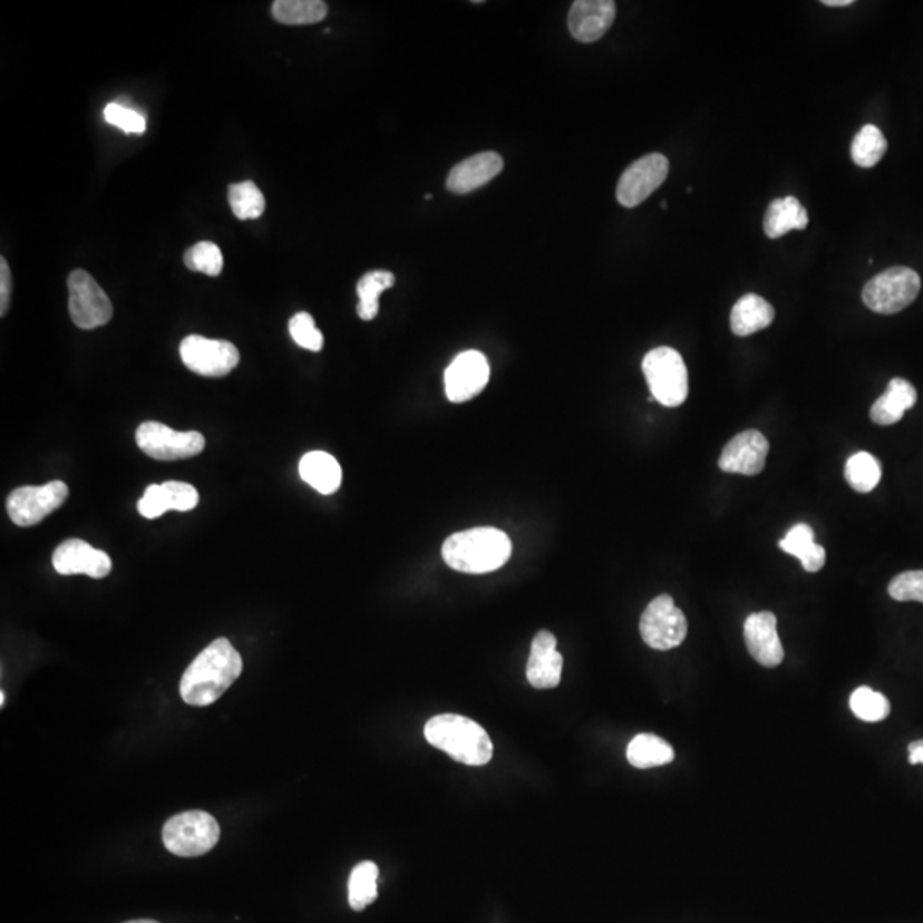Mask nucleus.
I'll use <instances>...</instances> for the list:
<instances>
[{"label": "nucleus", "instance_id": "4468645a", "mask_svg": "<svg viewBox=\"0 0 923 923\" xmlns=\"http://www.w3.org/2000/svg\"><path fill=\"white\" fill-rule=\"evenodd\" d=\"M54 569L60 575H88L105 579L110 575L111 560L105 551L95 550L81 538H67L54 551Z\"/></svg>", "mask_w": 923, "mask_h": 923}, {"label": "nucleus", "instance_id": "9b49d317", "mask_svg": "<svg viewBox=\"0 0 923 923\" xmlns=\"http://www.w3.org/2000/svg\"><path fill=\"white\" fill-rule=\"evenodd\" d=\"M179 356L185 367L201 377H226L240 363V351L235 344L202 336L185 338L179 344Z\"/></svg>", "mask_w": 923, "mask_h": 923}, {"label": "nucleus", "instance_id": "ea45409f", "mask_svg": "<svg viewBox=\"0 0 923 923\" xmlns=\"http://www.w3.org/2000/svg\"><path fill=\"white\" fill-rule=\"evenodd\" d=\"M909 759L912 765H923V739L915 740L909 746Z\"/></svg>", "mask_w": 923, "mask_h": 923}, {"label": "nucleus", "instance_id": "cd10ccee", "mask_svg": "<svg viewBox=\"0 0 923 923\" xmlns=\"http://www.w3.org/2000/svg\"><path fill=\"white\" fill-rule=\"evenodd\" d=\"M378 867L375 862L365 861L352 868L349 877V905L356 912L367 909L378 896Z\"/></svg>", "mask_w": 923, "mask_h": 923}, {"label": "nucleus", "instance_id": "6ab92c4d", "mask_svg": "<svg viewBox=\"0 0 923 923\" xmlns=\"http://www.w3.org/2000/svg\"><path fill=\"white\" fill-rule=\"evenodd\" d=\"M503 166L505 163L498 153L486 150V153L474 154L451 168L447 178V188L451 194H470L496 178L502 173Z\"/></svg>", "mask_w": 923, "mask_h": 923}, {"label": "nucleus", "instance_id": "9d476101", "mask_svg": "<svg viewBox=\"0 0 923 923\" xmlns=\"http://www.w3.org/2000/svg\"><path fill=\"white\" fill-rule=\"evenodd\" d=\"M69 496V487L62 480H51L43 486H22L8 498V513L19 527H33L50 513L59 509Z\"/></svg>", "mask_w": 923, "mask_h": 923}, {"label": "nucleus", "instance_id": "ddd939ff", "mask_svg": "<svg viewBox=\"0 0 923 923\" xmlns=\"http://www.w3.org/2000/svg\"><path fill=\"white\" fill-rule=\"evenodd\" d=\"M492 368L483 352L464 351L445 371V392L454 404L467 402L483 392L489 381Z\"/></svg>", "mask_w": 923, "mask_h": 923}, {"label": "nucleus", "instance_id": "aec40b11", "mask_svg": "<svg viewBox=\"0 0 923 923\" xmlns=\"http://www.w3.org/2000/svg\"><path fill=\"white\" fill-rule=\"evenodd\" d=\"M916 402V390L905 378H893L884 396L874 402L871 419L880 426H890L905 416Z\"/></svg>", "mask_w": 923, "mask_h": 923}, {"label": "nucleus", "instance_id": "393cba45", "mask_svg": "<svg viewBox=\"0 0 923 923\" xmlns=\"http://www.w3.org/2000/svg\"><path fill=\"white\" fill-rule=\"evenodd\" d=\"M674 749L655 733H640L628 746L626 758L634 768L647 769L674 761Z\"/></svg>", "mask_w": 923, "mask_h": 923}, {"label": "nucleus", "instance_id": "79ce46f5", "mask_svg": "<svg viewBox=\"0 0 923 923\" xmlns=\"http://www.w3.org/2000/svg\"><path fill=\"white\" fill-rule=\"evenodd\" d=\"M125 923H158V922H156V920L140 919V920H130V922H125Z\"/></svg>", "mask_w": 923, "mask_h": 923}, {"label": "nucleus", "instance_id": "dca6fc26", "mask_svg": "<svg viewBox=\"0 0 923 923\" xmlns=\"http://www.w3.org/2000/svg\"><path fill=\"white\" fill-rule=\"evenodd\" d=\"M744 640L752 659L761 665L777 667L784 662L785 652L778 638L774 612L762 611L749 615L744 623Z\"/></svg>", "mask_w": 923, "mask_h": 923}, {"label": "nucleus", "instance_id": "2f4dec72", "mask_svg": "<svg viewBox=\"0 0 923 923\" xmlns=\"http://www.w3.org/2000/svg\"><path fill=\"white\" fill-rule=\"evenodd\" d=\"M851 708L855 717L861 718L864 722H881L890 715L891 707L884 694L867 688V686H862V688L852 692Z\"/></svg>", "mask_w": 923, "mask_h": 923}, {"label": "nucleus", "instance_id": "72a5a7b5", "mask_svg": "<svg viewBox=\"0 0 923 923\" xmlns=\"http://www.w3.org/2000/svg\"><path fill=\"white\" fill-rule=\"evenodd\" d=\"M103 117L110 125L120 127L125 134H144L146 133V117L136 108L128 107L120 101L108 103Z\"/></svg>", "mask_w": 923, "mask_h": 923}, {"label": "nucleus", "instance_id": "7c9ffc66", "mask_svg": "<svg viewBox=\"0 0 923 923\" xmlns=\"http://www.w3.org/2000/svg\"><path fill=\"white\" fill-rule=\"evenodd\" d=\"M231 211L239 220H256L265 210V198L253 182L231 185L227 191Z\"/></svg>", "mask_w": 923, "mask_h": 923}, {"label": "nucleus", "instance_id": "1a4fd4ad", "mask_svg": "<svg viewBox=\"0 0 923 923\" xmlns=\"http://www.w3.org/2000/svg\"><path fill=\"white\" fill-rule=\"evenodd\" d=\"M640 633L650 649L665 652L686 640L688 621L671 595H659L641 615Z\"/></svg>", "mask_w": 923, "mask_h": 923}, {"label": "nucleus", "instance_id": "f704fd0d", "mask_svg": "<svg viewBox=\"0 0 923 923\" xmlns=\"http://www.w3.org/2000/svg\"><path fill=\"white\" fill-rule=\"evenodd\" d=\"M290 333L300 348L319 352L323 348V336L315 327V320L310 313L300 312L290 320Z\"/></svg>", "mask_w": 923, "mask_h": 923}, {"label": "nucleus", "instance_id": "b1692460", "mask_svg": "<svg viewBox=\"0 0 923 923\" xmlns=\"http://www.w3.org/2000/svg\"><path fill=\"white\" fill-rule=\"evenodd\" d=\"M780 550L797 557L809 573L819 572L826 564L825 547L816 544L814 531L807 524L794 525L781 538Z\"/></svg>", "mask_w": 923, "mask_h": 923}, {"label": "nucleus", "instance_id": "a878e982", "mask_svg": "<svg viewBox=\"0 0 923 923\" xmlns=\"http://www.w3.org/2000/svg\"><path fill=\"white\" fill-rule=\"evenodd\" d=\"M396 284V275L390 271H371L359 279L358 282V317L365 322H370L380 312L378 298L385 290Z\"/></svg>", "mask_w": 923, "mask_h": 923}, {"label": "nucleus", "instance_id": "423d86ee", "mask_svg": "<svg viewBox=\"0 0 923 923\" xmlns=\"http://www.w3.org/2000/svg\"><path fill=\"white\" fill-rule=\"evenodd\" d=\"M922 281L910 268H891L865 284L862 300L872 312L894 315L902 312L919 297Z\"/></svg>", "mask_w": 923, "mask_h": 923}, {"label": "nucleus", "instance_id": "c756f323", "mask_svg": "<svg viewBox=\"0 0 923 923\" xmlns=\"http://www.w3.org/2000/svg\"><path fill=\"white\" fill-rule=\"evenodd\" d=\"M887 140L876 125H865L852 143V159L862 168H872L883 159Z\"/></svg>", "mask_w": 923, "mask_h": 923}, {"label": "nucleus", "instance_id": "20e7f679", "mask_svg": "<svg viewBox=\"0 0 923 923\" xmlns=\"http://www.w3.org/2000/svg\"><path fill=\"white\" fill-rule=\"evenodd\" d=\"M217 820L204 810H187L166 820L163 843L166 851L178 857H201L220 842Z\"/></svg>", "mask_w": 923, "mask_h": 923}, {"label": "nucleus", "instance_id": "f257e3e1", "mask_svg": "<svg viewBox=\"0 0 923 923\" xmlns=\"http://www.w3.org/2000/svg\"><path fill=\"white\" fill-rule=\"evenodd\" d=\"M242 671V655L226 638H217L187 667L179 682L182 700L192 707H210L223 697Z\"/></svg>", "mask_w": 923, "mask_h": 923}, {"label": "nucleus", "instance_id": "f8f14e48", "mask_svg": "<svg viewBox=\"0 0 923 923\" xmlns=\"http://www.w3.org/2000/svg\"><path fill=\"white\" fill-rule=\"evenodd\" d=\"M669 175V159L663 154H647L628 166L615 188V197L624 207H637L645 202Z\"/></svg>", "mask_w": 923, "mask_h": 923}, {"label": "nucleus", "instance_id": "7ed1b4c3", "mask_svg": "<svg viewBox=\"0 0 923 923\" xmlns=\"http://www.w3.org/2000/svg\"><path fill=\"white\" fill-rule=\"evenodd\" d=\"M425 737L433 748L447 752L462 765L483 766L492 761V737L479 723L462 715L445 713L429 718Z\"/></svg>", "mask_w": 923, "mask_h": 923}, {"label": "nucleus", "instance_id": "e433bc0d", "mask_svg": "<svg viewBox=\"0 0 923 923\" xmlns=\"http://www.w3.org/2000/svg\"><path fill=\"white\" fill-rule=\"evenodd\" d=\"M890 595L897 602H922L923 604V570L906 572L897 575L890 583Z\"/></svg>", "mask_w": 923, "mask_h": 923}, {"label": "nucleus", "instance_id": "f03ea898", "mask_svg": "<svg viewBox=\"0 0 923 923\" xmlns=\"http://www.w3.org/2000/svg\"><path fill=\"white\" fill-rule=\"evenodd\" d=\"M441 556L455 572L483 575L502 569L509 560L512 541L498 528H469L450 535L441 547Z\"/></svg>", "mask_w": 923, "mask_h": 923}, {"label": "nucleus", "instance_id": "f3484780", "mask_svg": "<svg viewBox=\"0 0 923 923\" xmlns=\"http://www.w3.org/2000/svg\"><path fill=\"white\" fill-rule=\"evenodd\" d=\"M614 19L612 0H576L570 9V33L580 43H594L611 30Z\"/></svg>", "mask_w": 923, "mask_h": 923}, {"label": "nucleus", "instance_id": "4be33fe9", "mask_svg": "<svg viewBox=\"0 0 923 923\" xmlns=\"http://www.w3.org/2000/svg\"><path fill=\"white\" fill-rule=\"evenodd\" d=\"M300 476L322 495L338 492L342 483L339 462L327 451H310L300 460Z\"/></svg>", "mask_w": 923, "mask_h": 923}, {"label": "nucleus", "instance_id": "412c9836", "mask_svg": "<svg viewBox=\"0 0 923 923\" xmlns=\"http://www.w3.org/2000/svg\"><path fill=\"white\" fill-rule=\"evenodd\" d=\"M775 319V308L758 294H746L733 304L730 313V327L739 338L765 330Z\"/></svg>", "mask_w": 923, "mask_h": 923}, {"label": "nucleus", "instance_id": "c85d7f7f", "mask_svg": "<svg viewBox=\"0 0 923 923\" xmlns=\"http://www.w3.org/2000/svg\"><path fill=\"white\" fill-rule=\"evenodd\" d=\"M883 469L880 460L867 451H858L846 460L845 479L858 493H871L880 484Z\"/></svg>", "mask_w": 923, "mask_h": 923}, {"label": "nucleus", "instance_id": "58836bf2", "mask_svg": "<svg viewBox=\"0 0 923 923\" xmlns=\"http://www.w3.org/2000/svg\"><path fill=\"white\" fill-rule=\"evenodd\" d=\"M12 278L11 269L4 256L0 259V315L6 317L11 303Z\"/></svg>", "mask_w": 923, "mask_h": 923}, {"label": "nucleus", "instance_id": "6e6552de", "mask_svg": "<svg viewBox=\"0 0 923 923\" xmlns=\"http://www.w3.org/2000/svg\"><path fill=\"white\" fill-rule=\"evenodd\" d=\"M137 447L154 460H184L202 454L205 438L198 431H175L158 421H146L137 428Z\"/></svg>", "mask_w": 923, "mask_h": 923}, {"label": "nucleus", "instance_id": "39448f33", "mask_svg": "<svg viewBox=\"0 0 923 923\" xmlns=\"http://www.w3.org/2000/svg\"><path fill=\"white\" fill-rule=\"evenodd\" d=\"M643 373L657 402L678 407L688 399L689 380L684 359L672 348L652 349L643 358Z\"/></svg>", "mask_w": 923, "mask_h": 923}, {"label": "nucleus", "instance_id": "c9c22d12", "mask_svg": "<svg viewBox=\"0 0 923 923\" xmlns=\"http://www.w3.org/2000/svg\"><path fill=\"white\" fill-rule=\"evenodd\" d=\"M163 502L166 509L175 512H191L198 505V493L192 484L179 480H166L162 484Z\"/></svg>", "mask_w": 923, "mask_h": 923}, {"label": "nucleus", "instance_id": "a211bd4d", "mask_svg": "<svg viewBox=\"0 0 923 923\" xmlns=\"http://www.w3.org/2000/svg\"><path fill=\"white\" fill-rule=\"evenodd\" d=\"M556 647V637L551 631H538L532 640L527 679L534 688L553 689L560 684L563 657L557 652Z\"/></svg>", "mask_w": 923, "mask_h": 923}, {"label": "nucleus", "instance_id": "bb28decb", "mask_svg": "<svg viewBox=\"0 0 923 923\" xmlns=\"http://www.w3.org/2000/svg\"><path fill=\"white\" fill-rule=\"evenodd\" d=\"M272 16L281 25H315L326 19L327 4L322 0H275Z\"/></svg>", "mask_w": 923, "mask_h": 923}, {"label": "nucleus", "instance_id": "473e14b6", "mask_svg": "<svg viewBox=\"0 0 923 923\" xmlns=\"http://www.w3.org/2000/svg\"><path fill=\"white\" fill-rule=\"evenodd\" d=\"M184 262L191 271L204 272L211 278H216L223 272V253L213 242L195 243L185 252Z\"/></svg>", "mask_w": 923, "mask_h": 923}, {"label": "nucleus", "instance_id": "5701e85b", "mask_svg": "<svg viewBox=\"0 0 923 923\" xmlns=\"http://www.w3.org/2000/svg\"><path fill=\"white\" fill-rule=\"evenodd\" d=\"M807 224H809V216L799 198L785 197L775 198L769 204L762 226H765L768 239L777 240L787 235L788 231L806 230Z\"/></svg>", "mask_w": 923, "mask_h": 923}, {"label": "nucleus", "instance_id": "0eeeda50", "mask_svg": "<svg viewBox=\"0 0 923 923\" xmlns=\"http://www.w3.org/2000/svg\"><path fill=\"white\" fill-rule=\"evenodd\" d=\"M70 319L79 329L107 326L114 317V304L89 272L77 269L67 279Z\"/></svg>", "mask_w": 923, "mask_h": 923}, {"label": "nucleus", "instance_id": "37998d69", "mask_svg": "<svg viewBox=\"0 0 923 923\" xmlns=\"http://www.w3.org/2000/svg\"><path fill=\"white\" fill-rule=\"evenodd\" d=\"M0 703H2V707H4V703H6V692L4 691L0 692Z\"/></svg>", "mask_w": 923, "mask_h": 923}, {"label": "nucleus", "instance_id": "4c0bfd02", "mask_svg": "<svg viewBox=\"0 0 923 923\" xmlns=\"http://www.w3.org/2000/svg\"><path fill=\"white\" fill-rule=\"evenodd\" d=\"M137 509H139V513L144 518H149V521L163 517V515L168 512V509H166L165 502H163L162 484H150V486L147 487L143 498H140L139 503H137Z\"/></svg>", "mask_w": 923, "mask_h": 923}, {"label": "nucleus", "instance_id": "2eb2a0df", "mask_svg": "<svg viewBox=\"0 0 923 923\" xmlns=\"http://www.w3.org/2000/svg\"><path fill=\"white\" fill-rule=\"evenodd\" d=\"M769 445L762 433L756 429L739 433L726 445L718 467L723 473L742 474V476H756L766 466Z\"/></svg>", "mask_w": 923, "mask_h": 923}, {"label": "nucleus", "instance_id": "a19ab883", "mask_svg": "<svg viewBox=\"0 0 923 923\" xmlns=\"http://www.w3.org/2000/svg\"><path fill=\"white\" fill-rule=\"evenodd\" d=\"M823 4L828 8H846V6L854 4V0H823Z\"/></svg>", "mask_w": 923, "mask_h": 923}]
</instances>
